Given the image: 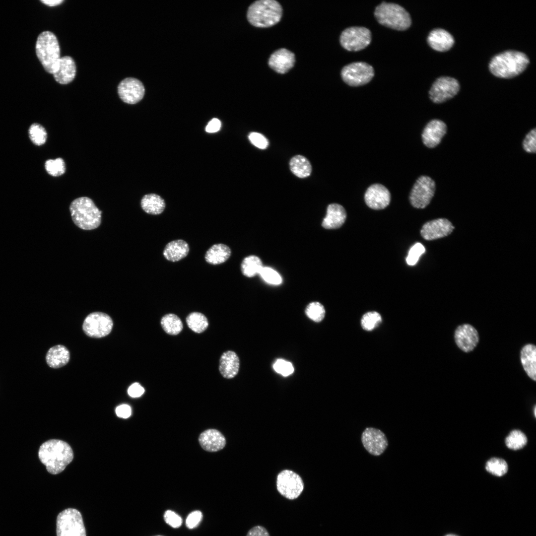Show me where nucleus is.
Here are the masks:
<instances>
[{
	"instance_id": "obj_1",
	"label": "nucleus",
	"mask_w": 536,
	"mask_h": 536,
	"mask_svg": "<svg viewBox=\"0 0 536 536\" xmlns=\"http://www.w3.org/2000/svg\"><path fill=\"white\" fill-rule=\"evenodd\" d=\"M38 456L47 471L51 474H57L63 471L72 461L73 453L67 443L60 440L52 439L41 445Z\"/></svg>"
},
{
	"instance_id": "obj_2",
	"label": "nucleus",
	"mask_w": 536,
	"mask_h": 536,
	"mask_svg": "<svg viewBox=\"0 0 536 536\" xmlns=\"http://www.w3.org/2000/svg\"><path fill=\"white\" fill-rule=\"evenodd\" d=\"M529 63L524 53L513 50L495 56L489 64L490 72L500 78H512L522 73Z\"/></svg>"
},
{
	"instance_id": "obj_3",
	"label": "nucleus",
	"mask_w": 536,
	"mask_h": 536,
	"mask_svg": "<svg viewBox=\"0 0 536 536\" xmlns=\"http://www.w3.org/2000/svg\"><path fill=\"white\" fill-rule=\"evenodd\" d=\"M69 211L73 222L80 229L93 230L101 224L102 211L88 197L74 200L69 205Z\"/></svg>"
},
{
	"instance_id": "obj_4",
	"label": "nucleus",
	"mask_w": 536,
	"mask_h": 536,
	"mask_svg": "<svg viewBox=\"0 0 536 536\" xmlns=\"http://www.w3.org/2000/svg\"><path fill=\"white\" fill-rule=\"evenodd\" d=\"M280 3L274 0H260L252 3L247 11V19L252 25L261 28L272 26L278 23L282 16Z\"/></svg>"
},
{
	"instance_id": "obj_5",
	"label": "nucleus",
	"mask_w": 536,
	"mask_h": 536,
	"mask_svg": "<svg viewBox=\"0 0 536 536\" xmlns=\"http://www.w3.org/2000/svg\"><path fill=\"white\" fill-rule=\"evenodd\" d=\"M36 53L45 70L53 74L61 58L60 48L56 35L49 31L40 33L36 43Z\"/></svg>"
},
{
	"instance_id": "obj_6",
	"label": "nucleus",
	"mask_w": 536,
	"mask_h": 536,
	"mask_svg": "<svg viewBox=\"0 0 536 536\" xmlns=\"http://www.w3.org/2000/svg\"><path fill=\"white\" fill-rule=\"evenodd\" d=\"M374 14L379 23L393 29L404 30L411 24L409 14L398 4L383 2L376 7Z\"/></svg>"
},
{
	"instance_id": "obj_7",
	"label": "nucleus",
	"mask_w": 536,
	"mask_h": 536,
	"mask_svg": "<svg viewBox=\"0 0 536 536\" xmlns=\"http://www.w3.org/2000/svg\"><path fill=\"white\" fill-rule=\"evenodd\" d=\"M57 536H86V531L81 513L73 508L60 512L57 518Z\"/></svg>"
},
{
	"instance_id": "obj_8",
	"label": "nucleus",
	"mask_w": 536,
	"mask_h": 536,
	"mask_svg": "<svg viewBox=\"0 0 536 536\" xmlns=\"http://www.w3.org/2000/svg\"><path fill=\"white\" fill-rule=\"evenodd\" d=\"M278 492L289 500L297 498L303 491L304 485L302 478L294 471L285 469L281 471L276 478Z\"/></svg>"
},
{
	"instance_id": "obj_9",
	"label": "nucleus",
	"mask_w": 536,
	"mask_h": 536,
	"mask_svg": "<svg viewBox=\"0 0 536 536\" xmlns=\"http://www.w3.org/2000/svg\"><path fill=\"white\" fill-rule=\"evenodd\" d=\"M373 67L365 62H355L344 66L341 71L343 80L348 85L357 86L367 84L373 78Z\"/></svg>"
},
{
	"instance_id": "obj_10",
	"label": "nucleus",
	"mask_w": 536,
	"mask_h": 536,
	"mask_svg": "<svg viewBox=\"0 0 536 536\" xmlns=\"http://www.w3.org/2000/svg\"><path fill=\"white\" fill-rule=\"evenodd\" d=\"M435 191V183L427 176L419 177L414 183L409 195L411 205L424 208L430 202Z\"/></svg>"
},
{
	"instance_id": "obj_11",
	"label": "nucleus",
	"mask_w": 536,
	"mask_h": 536,
	"mask_svg": "<svg viewBox=\"0 0 536 536\" xmlns=\"http://www.w3.org/2000/svg\"><path fill=\"white\" fill-rule=\"evenodd\" d=\"M113 322L107 314L95 312L89 314L84 319L82 329L88 336L100 338L108 335L112 331Z\"/></svg>"
},
{
	"instance_id": "obj_12",
	"label": "nucleus",
	"mask_w": 536,
	"mask_h": 536,
	"mask_svg": "<svg viewBox=\"0 0 536 536\" xmlns=\"http://www.w3.org/2000/svg\"><path fill=\"white\" fill-rule=\"evenodd\" d=\"M340 43L345 49L358 51L366 47L371 41L370 31L364 27L353 26L344 30L340 36Z\"/></svg>"
},
{
	"instance_id": "obj_13",
	"label": "nucleus",
	"mask_w": 536,
	"mask_h": 536,
	"mask_svg": "<svg viewBox=\"0 0 536 536\" xmlns=\"http://www.w3.org/2000/svg\"><path fill=\"white\" fill-rule=\"evenodd\" d=\"M460 89L459 82L456 79L442 76L433 83L429 92L430 99L435 103L444 102L455 96Z\"/></svg>"
},
{
	"instance_id": "obj_14",
	"label": "nucleus",
	"mask_w": 536,
	"mask_h": 536,
	"mask_svg": "<svg viewBox=\"0 0 536 536\" xmlns=\"http://www.w3.org/2000/svg\"><path fill=\"white\" fill-rule=\"evenodd\" d=\"M144 88L140 81L133 77L125 78L118 87L119 97L124 102L134 104L138 102L144 94Z\"/></svg>"
},
{
	"instance_id": "obj_15",
	"label": "nucleus",
	"mask_w": 536,
	"mask_h": 536,
	"mask_svg": "<svg viewBox=\"0 0 536 536\" xmlns=\"http://www.w3.org/2000/svg\"><path fill=\"white\" fill-rule=\"evenodd\" d=\"M366 204L370 208L379 210L386 207L391 201V194L388 189L380 184L369 186L365 194Z\"/></svg>"
},
{
	"instance_id": "obj_16",
	"label": "nucleus",
	"mask_w": 536,
	"mask_h": 536,
	"mask_svg": "<svg viewBox=\"0 0 536 536\" xmlns=\"http://www.w3.org/2000/svg\"><path fill=\"white\" fill-rule=\"evenodd\" d=\"M362 442L366 450L375 456L381 455L388 446V441L385 434L380 430L367 428L362 435Z\"/></svg>"
},
{
	"instance_id": "obj_17",
	"label": "nucleus",
	"mask_w": 536,
	"mask_h": 536,
	"mask_svg": "<svg viewBox=\"0 0 536 536\" xmlns=\"http://www.w3.org/2000/svg\"><path fill=\"white\" fill-rule=\"evenodd\" d=\"M454 229L451 222L445 218H438L425 223L420 231L421 236L426 240H433L450 234Z\"/></svg>"
},
{
	"instance_id": "obj_18",
	"label": "nucleus",
	"mask_w": 536,
	"mask_h": 536,
	"mask_svg": "<svg viewBox=\"0 0 536 536\" xmlns=\"http://www.w3.org/2000/svg\"><path fill=\"white\" fill-rule=\"evenodd\" d=\"M454 338L458 347L465 352L473 350L479 341L477 330L468 324L457 327L455 332Z\"/></svg>"
},
{
	"instance_id": "obj_19",
	"label": "nucleus",
	"mask_w": 536,
	"mask_h": 536,
	"mask_svg": "<svg viewBox=\"0 0 536 536\" xmlns=\"http://www.w3.org/2000/svg\"><path fill=\"white\" fill-rule=\"evenodd\" d=\"M447 132V126L441 120L430 121L425 127L421 137L424 144L429 148L436 147L440 143Z\"/></svg>"
},
{
	"instance_id": "obj_20",
	"label": "nucleus",
	"mask_w": 536,
	"mask_h": 536,
	"mask_svg": "<svg viewBox=\"0 0 536 536\" xmlns=\"http://www.w3.org/2000/svg\"><path fill=\"white\" fill-rule=\"evenodd\" d=\"M295 62L294 53L285 48H281L270 55L268 64L276 72L284 74L293 67Z\"/></svg>"
},
{
	"instance_id": "obj_21",
	"label": "nucleus",
	"mask_w": 536,
	"mask_h": 536,
	"mask_svg": "<svg viewBox=\"0 0 536 536\" xmlns=\"http://www.w3.org/2000/svg\"><path fill=\"white\" fill-rule=\"evenodd\" d=\"M199 442L203 450L210 452L221 450L226 445L224 435L214 429H209L202 432L200 435Z\"/></svg>"
},
{
	"instance_id": "obj_22",
	"label": "nucleus",
	"mask_w": 536,
	"mask_h": 536,
	"mask_svg": "<svg viewBox=\"0 0 536 536\" xmlns=\"http://www.w3.org/2000/svg\"><path fill=\"white\" fill-rule=\"evenodd\" d=\"M76 74V66L73 59L69 56L60 58L57 68L54 72L55 80L62 84H67L71 82Z\"/></svg>"
},
{
	"instance_id": "obj_23",
	"label": "nucleus",
	"mask_w": 536,
	"mask_h": 536,
	"mask_svg": "<svg viewBox=\"0 0 536 536\" xmlns=\"http://www.w3.org/2000/svg\"><path fill=\"white\" fill-rule=\"evenodd\" d=\"M427 42L433 49L439 52H445L450 49L453 46L454 39L444 29L436 28L429 34Z\"/></svg>"
},
{
	"instance_id": "obj_24",
	"label": "nucleus",
	"mask_w": 536,
	"mask_h": 536,
	"mask_svg": "<svg viewBox=\"0 0 536 536\" xmlns=\"http://www.w3.org/2000/svg\"><path fill=\"white\" fill-rule=\"evenodd\" d=\"M346 218V211L342 205L338 203H331L327 207V214L322 225L327 229H337L343 224Z\"/></svg>"
},
{
	"instance_id": "obj_25",
	"label": "nucleus",
	"mask_w": 536,
	"mask_h": 536,
	"mask_svg": "<svg viewBox=\"0 0 536 536\" xmlns=\"http://www.w3.org/2000/svg\"><path fill=\"white\" fill-rule=\"evenodd\" d=\"M239 368V358L234 351L228 350L222 353L219 360V370L224 378L231 379L235 377Z\"/></svg>"
},
{
	"instance_id": "obj_26",
	"label": "nucleus",
	"mask_w": 536,
	"mask_h": 536,
	"mask_svg": "<svg viewBox=\"0 0 536 536\" xmlns=\"http://www.w3.org/2000/svg\"><path fill=\"white\" fill-rule=\"evenodd\" d=\"M189 252L188 244L182 239L169 242L164 249L163 255L169 261L178 262L185 258Z\"/></svg>"
},
{
	"instance_id": "obj_27",
	"label": "nucleus",
	"mask_w": 536,
	"mask_h": 536,
	"mask_svg": "<svg viewBox=\"0 0 536 536\" xmlns=\"http://www.w3.org/2000/svg\"><path fill=\"white\" fill-rule=\"evenodd\" d=\"M69 358L68 350L63 345H57L52 347L49 349L46 356L48 365L53 368H59L66 365L68 362Z\"/></svg>"
},
{
	"instance_id": "obj_28",
	"label": "nucleus",
	"mask_w": 536,
	"mask_h": 536,
	"mask_svg": "<svg viewBox=\"0 0 536 536\" xmlns=\"http://www.w3.org/2000/svg\"><path fill=\"white\" fill-rule=\"evenodd\" d=\"M522 366L528 376L536 380V347L532 344L525 345L521 351Z\"/></svg>"
},
{
	"instance_id": "obj_29",
	"label": "nucleus",
	"mask_w": 536,
	"mask_h": 536,
	"mask_svg": "<svg viewBox=\"0 0 536 536\" xmlns=\"http://www.w3.org/2000/svg\"><path fill=\"white\" fill-rule=\"evenodd\" d=\"M231 251L230 248L223 244L213 245L206 251L205 261L212 265H217L226 262L230 257Z\"/></svg>"
},
{
	"instance_id": "obj_30",
	"label": "nucleus",
	"mask_w": 536,
	"mask_h": 536,
	"mask_svg": "<svg viewBox=\"0 0 536 536\" xmlns=\"http://www.w3.org/2000/svg\"><path fill=\"white\" fill-rule=\"evenodd\" d=\"M142 209L147 213L157 215L161 213L165 208L164 200L155 194L145 195L141 200Z\"/></svg>"
},
{
	"instance_id": "obj_31",
	"label": "nucleus",
	"mask_w": 536,
	"mask_h": 536,
	"mask_svg": "<svg viewBox=\"0 0 536 536\" xmlns=\"http://www.w3.org/2000/svg\"><path fill=\"white\" fill-rule=\"evenodd\" d=\"M289 166L291 171L300 178L309 176L312 172V166L307 158L301 155L293 157L290 160Z\"/></svg>"
},
{
	"instance_id": "obj_32",
	"label": "nucleus",
	"mask_w": 536,
	"mask_h": 536,
	"mask_svg": "<svg viewBox=\"0 0 536 536\" xmlns=\"http://www.w3.org/2000/svg\"><path fill=\"white\" fill-rule=\"evenodd\" d=\"M241 268L243 275L248 277H252L259 274L263 266L262 261L258 257L251 255L244 259Z\"/></svg>"
},
{
	"instance_id": "obj_33",
	"label": "nucleus",
	"mask_w": 536,
	"mask_h": 536,
	"mask_svg": "<svg viewBox=\"0 0 536 536\" xmlns=\"http://www.w3.org/2000/svg\"><path fill=\"white\" fill-rule=\"evenodd\" d=\"M160 323L163 330L167 334L173 335L179 334L183 328L180 318L174 314L164 315L162 318Z\"/></svg>"
},
{
	"instance_id": "obj_34",
	"label": "nucleus",
	"mask_w": 536,
	"mask_h": 536,
	"mask_svg": "<svg viewBox=\"0 0 536 536\" xmlns=\"http://www.w3.org/2000/svg\"><path fill=\"white\" fill-rule=\"evenodd\" d=\"M186 322L189 328L197 333L203 332L208 326L206 317L202 313L192 312L186 318Z\"/></svg>"
},
{
	"instance_id": "obj_35",
	"label": "nucleus",
	"mask_w": 536,
	"mask_h": 536,
	"mask_svg": "<svg viewBox=\"0 0 536 536\" xmlns=\"http://www.w3.org/2000/svg\"><path fill=\"white\" fill-rule=\"evenodd\" d=\"M527 443V438L526 435L519 430L512 431L505 439L507 447L513 450L523 448Z\"/></svg>"
},
{
	"instance_id": "obj_36",
	"label": "nucleus",
	"mask_w": 536,
	"mask_h": 536,
	"mask_svg": "<svg viewBox=\"0 0 536 536\" xmlns=\"http://www.w3.org/2000/svg\"><path fill=\"white\" fill-rule=\"evenodd\" d=\"M485 469L494 475L502 476L507 472L508 467L507 463L503 459L493 458L486 462Z\"/></svg>"
},
{
	"instance_id": "obj_37",
	"label": "nucleus",
	"mask_w": 536,
	"mask_h": 536,
	"mask_svg": "<svg viewBox=\"0 0 536 536\" xmlns=\"http://www.w3.org/2000/svg\"><path fill=\"white\" fill-rule=\"evenodd\" d=\"M305 313L306 315L315 322H320L323 320L326 315V310L324 306L319 302H312L306 306Z\"/></svg>"
},
{
	"instance_id": "obj_38",
	"label": "nucleus",
	"mask_w": 536,
	"mask_h": 536,
	"mask_svg": "<svg viewBox=\"0 0 536 536\" xmlns=\"http://www.w3.org/2000/svg\"><path fill=\"white\" fill-rule=\"evenodd\" d=\"M29 136L32 142L37 146L44 144L47 138L45 129L40 124L34 123L29 127Z\"/></svg>"
},
{
	"instance_id": "obj_39",
	"label": "nucleus",
	"mask_w": 536,
	"mask_h": 536,
	"mask_svg": "<svg viewBox=\"0 0 536 536\" xmlns=\"http://www.w3.org/2000/svg\"><path fill=\"white\" fill-rule=\"evenodd\" d=\"M45 168L47 173L54 177L61 176L66 171L65 163L61 158L47 160L45 163Z\"/></svg>"
},
{
	"instance_id": "obj_40",
	"label": "nucleus",
	"mask_w": 536,
	"mask_h": 536,
	"mask_svg": "<svg viewBox=\"0 0 536 536\" xmlns=\"http://www.w3.org/2000/svg\"><path fill=\"white\" fill-rule=\"evenodd\" d=\"M382 317L379 313L372 311L365 313L361 321L363 329L366 331H372L381 322Z\"/></svg>"
},
{
	"instance_id": "obj_41",
	"label": "nucleus",
	"mask_w": 536,
	"mask_h": 536,
	"mask_svg": "<svg viewBox=\"0 0 536 536\" xmlns=\"http://www.w3.org/2000/svg\"><path fill=\"white\" fill-rule=\"evenodd\" d=\"M259 274L265 281L269 284L279 285L282 282V278L279 273L270 268L263 267Z\"/></svg>"
},
{
	"instance_id": "obj_42",
	"label": "nucleus",
	"mask_w": 536,
	"mask_h": 536,
	"mask_svg": "<svg viewBox=\"0 0 536 536\" xmlns=\"http://www.w3.org/2000/svg\"><path fill=\"white\" fill-rule=\"evenodd\" d=\"M425 252L423 245L420 243H416L410 249L406 261L409 266H414L418 262L419 257Z\"/></svg>"
},
{
	"instance_id": "obj_43",
	"label": "nucleus",
	"mask_w": 536,
	"mask_h": 536,
	"mask_svg": "<svg viewBox=\"0 0 536 536\" xmlns=\"http://www.w3.org/2000/svg\"><path fill=\"white\" fill-rule=\"evenodd\" d=\"M274 370L283 376H288L293 373L294 368L291 362L283 359H278L273 365Z\"/></svg>"
},
{
	"instance_id": "obj_44",
	"label": "nucleus",
	"mask_w": 536,
	"mask_h": 536,
	"mask_svg": "<svg viewBox=\"0 0 536 536\" xmlns=\"http://www.w3.org/2000/svg\"><path fill=\"white\" fill-rule=\"evenodd\" d=\"M524 149L528 153H535L536 151V129L531 130L525 136L523 142Z\"/></svg>"
},
{
	"instance_id": "obj_45",
	"label": "nucleus",
	"mask_w": 536,
	"mask_h": 536,
	"mask_svg": "<svg viewBox=\"0 0 536 536\" xmlns=\"http://www.w3.org/2000/svg\"><path fill=\"white\" fill-rule=\"evenodd\" d=\"M249 139L253 145L260 149H266L268 144V139L259 133H251L249 135Z\"/></svg>"
},
{
	"instance_id": "obj_46",
	"label": "nucleus",
	"mask_w": 536,
	"mask_h": 536,
	"mask_svg": "<svg viewBox=\"0 0 536 536\" xmlns=\"http://www.w3.org/2000/svg\"><path fill=\"white\" fill-rule=\"evenodd\" d=\"M165 522L174 528L180 527L182 524V518L175 512L167 510L164 515Z\"/></svg>"
},
{
	"instance_id": "obj_47",
	"label": "nucleus",
	"mask_w": 536,
	"mask_h": 536,
	"mask_svg": "<svg viewBox=\"0 0 536 536\" xmlns=\"http://www.w3.org/2000/svg\"><path fill=\"white\" fill-rule=\"evenodd\" d=\"M202 518V515L200 511H195L190 513L188 516L186 524L189 529H193L197 527Z\"/></svg>"
},
{
	"instance_id": "obj_48",
	"label": "nucleus",
	"mask_w": 536,
	"mask_h": 536,
	"mask_svg": "<svg viewBox=\"0 0 536 536\" xmlns=\"http://www.w3.org/2000/svg\"><path fill=\"white\" fill-rule=\"evenodd\" d=\"M144 388L138 383L133 384L129 387L128 390L129 395L133 398L139 397L144 393Z\"/></svg>"
},
{
	"instance_id": "obj_49",
	"label": "nucleus",
	"mask_w": 536,
	"mask_h": 536,
	"mask_svg": "<svg viewBox=\"0 0 536 536\" xmlns=\"http://www.w3.org/2000/svg\"><path fill=\"white\" fill-rule=\"evenodd\" d=\"M246 536H270L267 530L262 526H256L252 528Z\"/></svg>"
},
{
	"instance_id": "obj_50",
	"label": "nucleus",
	"mask_w": 536,
	"mask_h": 536,
	"mask_svg": "<svg viewBox=\"0 0 536 536\" xmlns=\"http://www.w3.org/2000/svg\"><path fill=\"white\" fill-rule=\"evenodd\" d=\"M131 408L128 404H122L117 406L116 408L117 415L121 418H128L131 416Z\"/></svg>"
},
{
	"instance_id": "obj_51",
	"label": "nucleus",
	"mask_w": 536,
	"mask_h": 536,
	"mask_svg": "<svg viewBox=\"0 0 536 536\" xmlns=\"http://www.w3.org/2000/svg\"><path fill=\"white\" fill-rule=\"evenodd\" d=\"M221 127L220 120L216 118L212 119L207 124L205 131L207 133H213L218 131Z\"/></svg>"
},
{
	"instance_id": "obj_52",
	"label": "nucleus",
	"mask_w": 536,
	"mask_h": 536,
	"mask_svg": "<svg viewBox=\"0 0 536 536\" xmlns=\"http://www.w3.org/2000/svg\"><path fill=\"white\" fill-rule=\"evenodd\" d=\"M44 4L49 6H54L59 5L63 2V0H42L41 1Z\"/></svg>"
},
{
	"instance_id": "obj_53",
	"label": "nucleus",
	"mask_w": 536,
	"mask_h": 536,
	"mask_svg": "<svg viewBox=\"0 0 536 536\" xmlns=\"http://www.w3.org/2000/svg\"><path fill=\"white\" fill-rule=\"evenodd\" d=\"M445 536H457V535H454V534H448V535H446Z\"/></svg>"
},
{
	"instance_id": "obj_54",
	"label": "nucleus",
	"mask_w": 536,
	"mask_h": 536,
	"mask_svg": "<svg viewBox=\"0 0 536 536\" xmlns=\"http://www.w3.org/2000/svg\"><path fill=\"white\" fill-rule=\"evenodd\" d=\"M536 406H535V407H534V414H535V416H536Z\"/></svg>"
},
{
	"instance_id": "obj_55",
	"label": "nucleus",
	"mask_w": 536,
	"mask_h": 536,
	"mask_svg": "<svg viewBox=\"0 0 536 536\" xmlns=\"http://www.w3.org/2000/svg\"></svg>"
}]
</instances>
